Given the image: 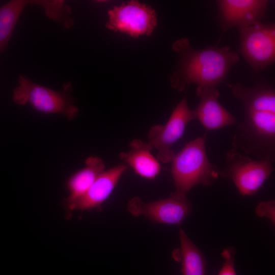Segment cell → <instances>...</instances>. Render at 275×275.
Returning a JSON list of instances; mask_svg holds the SVG:
<instances>
[{"label": "cell", "mask_w": 275, "mask_h": 275, "mask_svg": "<svg viewBox=\"0 0 275 275\" xmlns=\"http://www.w3.org/2000/svg\"><path fill=\"white\" fill-rule=\"evenodd\" d=\"M234 96L243 104V120L238 125L234 148L258 159H275V91L259 82L247 87L241 82L230 85Z\"/></svg>", "instance_id": "6da1fadb"}, {"label": "cell", "mask_w": 275, "mask_h": 275, "mask_svg": "<svg viewBox=\"0 0 275 275\" xmlns=\"http://www.w3.org/2000/svg\"><path fill=\"white\" fill-rule=\"evenodd\" d=\"M172 48L179 58L170 78V85L179 92L192 84L215 87L225 80L230 69L239 61L238 54L229 47L197 49L186 38L177 40Z\"/></svg>", "instance_id": "7a4b0ae2"}, {"label": "cell", "mask_w": 275, "mask_h": 275, "mask_svg": "<svg viewBox=\"0 0 275 275\" xmlns=\"http://www.w3.org/2000/svg\"><path fill=\"white\" fill-rule=\"evenodd\" d=\"M206 137V133L190 141L175 154L171 168L175 187L173 194L186 197L195 186L212 184L219 176L218 168L207 155Z\"/></svg>", "instance_id": "3957f363"}, {"label": "cell", "mask_w": 275, "mask_h": 275, "mask_svg": "<svg viewBox=\"0 0 275 275\" xmlns=\"http://www.w3.org/2000/svg\"><path fill=\"white\" fill-rule=\"evenodd\" d=\"M18 82L13 91V100L16 104L29 103L39 113L61 114L69 120L78 114L75 100L71 95V82L64 83L62 90L56 91L34 82L24 75L19 76Z\"/></svg>", "instance_id": "277c9868"}, {"label": "cell", "mask_w": 275, "mask_h": 275, "mask_svg": "<svg viewBox=\"0 0 275 275\" xmlns=\"http://www.w3.org/2000/svg\"><path fill=\"white\" fill-rule=\"evenodd\" d=\"M272 163L266 158L254 159L233 148L226 155L219 176L231 180L242 196H252L258 192L274 171Z\"/></svg>", "instance_id": "5b68a950"}, {"label": "cell", "mask_w": 275, "mask_h": 275, "mask_svg": "<svg viewBox=\"0 0 275 275\" xmlns=\"http://www.w3.org/2000/svg\"><path fill=\"white\" fill-rule=\"evenodd\" d=\"M195 119V112L189 108L185 94L165 124L155 125L150 129L148 142L157 150L159 162L166 163L172 161L176 154L172 146L183 135L188 124Z\"/></svg>", "instance_id": "8992f818"}, {"label": "cell", "mask_w": 275, "mask_h": 275, "mask_svg": "<svg viewBox=\"0 0 275 275\" xmlns=\"http://www.w3.org/2000/svg\"><path fill=\"white\" fill-rule=\"evenodd\" d=\"M240 52L255 70H262L275 60V25L260 22L239 28Z\"/></svg>", "instance_id": "52a82bcc"}, {"label": "cell", "mask_w": 275, "mask_h": 275, "mask_svg": "<svg viewBox=\"0 0 275 275\" xmlns=\"http://www.w3.org/2000/svg\"><path fill=\"white\" fill-rule=\"evenodd\" d=\"M107 15V29L133 38L150 36L157 24L155 11L136 1L115 6L108 11Z\"/></svg>", "instance_id": "ba28073f"}, {"label": "cell", "mask_w": 275, "mask_h": 275, "mask_svg": "<svg viewBox=\"0 0 275 275\" xmlns=\"http://www.w3.org/2000/svg\"><path fill=\"white\" fill-rule=\"evenodd\" d=\"M191 209V203L186 196L173 193L168 198L149 203L135 197L127 204V210L133 216H143L155 223L173 225H180Z\"/></svg>", "instance_id": "9c48e42d"}, {"label": "cell", "mask_w": 275, "mask_h": 275, "mask_svg": "<svg viewBox=\"0 0 275 275\" xmlns=\"http://www.w3.org/2000/svg\"><path fill=\"white\" fill-rule=\"evenodd\" d=\"M217 21L222 31L260 22L267 10L266 0H219Z\"/></svg>", "instance_id": "30bf717a"}, {"label": "cell", "mask_w": 275, "mask_h": 275, "mask_svg": "<svg viewBox=\"0 0 275 275\" xmlns=\"http://www.w3.org/2000/svg\"><path fill=\"white\" fill-rule=\"evenodd\" d=\"M197 96L199 102L194 109L196 119L205 130L218 129L237 123L235 117L218 101L220 94L215 87L197 86Z\"/></svg>", "instance_id": "8fae6325"}, {"label": "cell", "mask_w": 275, "mask_h": 275, "mask_svg": "<svg viewBox=\"0 0 275 275\" xmlns=\"http://www.w3.org/2000/svg\"><path fill=\"white\" fill-rule=\"evenodd\" d=\"M127 168V165L121 164L103 171L87 191L67 209L84 211L99 207L111 194Z\"/></svg>", "instance_id": "7c38bea8"}, {"label": "cell", "mask_w": 275, "mask_h": 275, "mask_svg": "<svg viewBox=\"0 0 275 275\" xmlns=\"http://www.w3.org/2000/svg\"><path fill=\"white\" fill-rule=\"evenodd\" d=\"M130 150L120 153V159L130 167L140 176L154 179L159 174L161 166L159 161L151 153L153 149L148 142L133 139L130 143Z\"/></svg>", "instance_id": "4fadbf2b"}, {"label": "cell", "mask_w": 275, "mask_h": 275, "mask_svg": "<svg viewBox=\"0 0 275 275\" xmlns=\"http://www.w3.org/2000/svg\"><path fill=\"white\" fill-rule=\"evenodd\" d=\"M86 166L71 175L66 182L69 193L64 200L67 208L81 197L97 178L105 171V164L99 157L90 156L85 161Z\"/></svg>", "instance_id": "5bb4252c"}, {"label": "cell", "mask_w": 275, "mask_h": 275, "mask_svg": "<svg viewBox=\"0 0 275 275\" xmlns=\"http://www.w3.org/2000/svg\"><path fill=\"white\" fill-rule=\"evenodd\" d=\"M179 238L182 274L205 275L206 264L203 254L182 229L179 230Z\"/></svg>", "instance_id": "9a60e30c"}, {"label": "cell", "mask_w": 275, "mask_h": 275, "mask_svg": "<svg viewBox=\"0 0 275 275\" xmlns=\"http://www.w3.org/2000/svg\"><path fill=\"white\" fill-rule=\"evenodd\" d=\"M35 3L36 0H12L0 7V53L6 49L25 7Z\"/></svg>", "instance_id": "2e32d148"}, {"label": "cell", "mask_w": 275, "mask_h": 275, "mask_svg": "<svg viewBox=\"0 0 275 275\" xmlns=\"http://www.w3.org/2000/svg\"><path fill=\"white\" fill-rule=\"evenodd\" d=\"M234 253L232 248L224 250L222 256L224 262L217 275H237L234 267Z\"/></svg>", "instance_id": "e0dca14e"}, {"label": "cell", "mask_w": 275, "mask_h": 275, "mask_svg": "<svg viewBox=\"0 0 275 275\" xmlns=\"http://www.w3.org/2000/svg\"><path fill=\"white\" fill-rule=\"evenodd\" d=\"M275 202L273 200L260 203L256 207V213L259 216H266L274 224Z\"/></svg>", "instance_id": "ac0fdd59"}]
</instances>
